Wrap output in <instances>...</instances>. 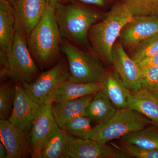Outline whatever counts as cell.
I'll use <instances>...</instances> for the list:
<instances>
[{
  "label": "cell",
  "instance_id": "3957f363",
  "mask_svg": "<svg viewBox=\"0 0 158 158\" xmlns=\"http://www.w3.org/2000/svg\"><path fill=\"white\" fill-rule=\"evenodd\" d=\"M55 15L62 37L84 46L88 45L89 31L101 17L92 9L62 2L56 6Z\"/></svg>",
  "mask_w": 158,
  "mask_h": 158
},
{
  "label": "cell",
  "instance_id": "6da1fadb",
  "mask_svg": "<svg viewBox=\"0 0 158 158\" xmlns=\"http://www.w3.org/2000/svg\"><path fill=\"white\" fill-rule=\"evenodd\" d=\"M133 15L124 3L117 2L101 21L90 28L89 41L95 55L109 65H112V50L123 27Z\"/></svg>",
  "mask_w": 158,
  "mask_h": 158
},
{
  "label": "cell",
  "instance_id": "7402d4cb",
  "mask_svg": "<svg viewBox=\"0 0 158 158\" xmlns=\"http://www.w3.org/2000/svg\"><path fill=\"white\" fill-rule=\"evenodd\" d=\"M121 141L147 149H158V128L147 127L124 136Z\"/></svg>",
  "mask_w": 158,
  "mask_h": 158
},
{
  "label": "cell",
  "instance_id": "30bf717a",
  "mask_svg": "<svg viewBox=\"0 0 158 158\" xmlns=\"http://www.w3.org/2000/svg\"><path fill=\"white\" fill-rule=\"evenodd\" d=\"M112 65L125 86L131 93L141 88V69L120 44H115L112 53Z\"/></svg>",
  "mask_w": 158,
  "mask_h": 158
},
{
  "label": "cell",
  "instance_id": "ac0fdd59",
  "mask_svg": "<svg viewBox=\"0 0 158 158\" xmlns=\"http://www.w3.org/2000/svg\"><path fill=\"white\" fill-rule=\"evenodd\" d=\"M100 90L98 83H75L68 80L58 88L52 100L53 103L64 102L82 97L93 95Z\"/></svg>",
  "mask_w": 158,
  "mask_h": 158
},
{
  "label": "cell",
  "instance_id": "83f0119b",
  "mask_svg": "<svg viewBox=\"0 0 158 158\" xmlns=\"http://www.w3.org/2000/svg\"><path fill=\"white\" fill-rule=\"evenodd\" d=\"M115 146V145H114ZM130 158H158V149H150L121 141L119 146H115Z\"/></svg>",
  "mask_w": 158,
  "mask_h": 158
},
{
  "label": "cell",
  "instance_id": "2e32d148",
  "mask_svg": "<svg viewBox=\"0 0 158 158\" xmlns=\"http://www.w3.org/2000/svg\"><path fill=\"white\" fill-rule=\"evenodd\" d=\"M94 95H87L64 102H52V112L57 125L62 128L72 118L85 116L86 109Z\"/></svg>",
  "mask_w": 158,
  "mask_h": 158
},
{
  "label": "cell",
  "instance_id": "4dcf8cb0",
  "mask_svg": "<svg viewBox=\"0 0 158 158\" xmlns=\"http://www.w3.org/2000/svg\"><path fill=\"white\" fill-rule=\"evenodd\" d=\"M0 158H8L7 148L2 142H0Z\"/></svg>",
  "mask_w": 158,
  "mask_h": 158
},
{
  "label": "cell",
  "instance_id": "7a4b0ae2",
  "mask_svg": "<svg viewBox=\"0 0 158 158\" xmlns=\"http://www.w3.org/2000/svg\"><path fill=\"white\" fill-rule=\"evenodd\" d=\"M55 7L48 4L44 15L27 37L31 55L43 66L49 65L59 56L62 36L56 19Z\"/></svg>",
  "mask_w": 158,
  "mask_h": 158
},
{
  "label": "cell",
  "instance_id": "44dd1931",
  "mask_svg": "<svg viewBox=\"0 0 158 158\" xmlns=\"http://www.w3.org/2000/svg\"><path fill=\"white\" fill-rule=\"evenodd\" d=\"M67 136L58 127L46 139L37 158H65Z\"/></svg>",
  "mask_w": 158,
  "mask_h": 158
},
{
  "label": "cell",
  "instance_id": "d6a6232c",
  "mask_svg": "<svg viewBox=\"0 0 158 158\" xmlns=\"http://www.w3.org/2000/svg\"><path fill=\"white\" fill-rule=\"evenodd\" d=\"M5 1L9 2L11 4V5H12V6L14 7L16 3L17 2L18 0H5Z\"/></svg>",
  "mask_w": 158,
  "mask_h": 158
},
{
  "label": "cell",
  "instance_id": "8fae6325",
  "mask_svg": "<svg viewBox=\"0 0 158 158\" xmlns=\"http://www.w3.org/2000/svg\"><path fill=\"white\" fill-rule=\"evenodd\" d=\"M52 100L40 106L29 133L32 157L37 158L43 144L58 126L52 112Z\"/></svg>",
  "mask_w": 158,
  "mask_h": 158
},
{
  "label": "cell",
  "instance_id": "d4e9b609",
  "mask_svg": "<svg viewBox=\"0 0 158 158\" xmlns=\"http://www.w3.org/2000/svg\"><path fill=\"white\" fill-rule=\"evenodd\" d=\"M15 86L9 84L0 88V119L9 120L11 116L15 98Z\"/></svg>",
  "mask_w": 158,
  "mask_h": 158
},
{
  "label": "cell",
  "instance_id": "4fadbf2b",
  "mask_svg": "<svg viewBox=\"0 0 158 158\" xmlns=\"http://www.w3.org/2000/svg\"><path fill=\"white\" fill-rule=\"evenodd\" d=\"M47 0H18L14 6L15 30L27 37L44 15Z\"/></svg>",
  "mask_w": 158,
  "mask_h": 158
},
{
  "label": "cell",
  "instance_id": "f546056e",
  "mask_svg": "<svg viewBox=\"0 0 158 158\" xmlns=\"http://www.w3.org/2000/svg\"><path fill=\"white\" fill-rule=\"evenodd\" d=\"M73 1H77L84 4L101 7H104L109 2V0H73Z\"/></svg>",
  "mask_w": 158,
  "mask_h": 158
},
{
  "label": "cell",
  "instance_id": "9a60e30c",
  "mask_svg": "<svg viewBox=\"0 0 158 158\" xmlns=\"http://www.w3.org/2000/svg\"><path fill=\"white\" fill-rule=\"evenodd\" d=\"M98 83L100 91L110 99L117 110L128 108V100L131 92L116 70L106 71Z\"/></svg>",
  "mask_w": 158,
  "mask_h": 158
},
{
  "label": "cell",
  "instance_id": "603a6c76",
  "mask_svg": "<svg viewBox=\"0 0 158 158\" xmlns=\"http://www.w3.org/2000/svg\"><path fill=\"white\" fill-rule=\"evenodd\" d=\"M91 122L87 116H77L68 121L61 128L74 137L90 139L93 130Z\"/></svg>",
  "mask_w": 158,
  "mask_h": 158
},
{
  "label": "cell",
  "instance_id": "7c38bea8",
  "mask_svg": "<svg viewBox=\"0 0 158 158\" xmlns=\"http://www.w3.org/2000/svg\"><path fill=\"white\" fill-rule=\"evenodd\" d=\"M15 88V98L9 120L19 130L29 134L40 106L26 94L22 85L18 83Z\"/></svg>",
  "mask_w": 158,
  "mask_h": 158
},
{
  "label": "cell",
  "instance_id": "f1b7e54d",
  "mask_svg": "<svg viewBox=\"0 0 158 158\" xmlns=\"http://www.w3.org/2000/svg\"><path fill=\"white\" fill-rule=\"evenodd\" d=\"M141 69L158 66V53L148 57L138 63Z\"/></svg>",
  "mask_w": 158,
  "mask_h": 158
},
{
  "label": "cell",
  "instance_id": "4316f807",
  "mask_svg": "<svg viewBox=\"0 0 158 158\" xmlns=\"http://www.w3.org/2000/svg\"><path fill=\"white\" fill-rule=\"evenodd\" d=\"M141 85L158 99V66L141 69Z\"/></svg>",
  "mask_w": 158,
  "mask_h": 158
},
{
  "label": "cell",
  "instance_id": "5bb4252c",
  "mask_svg": "<svg viewBox=\"0 0 158 158\" xmlns=\"http://www.w3.org/2000/svg\"><path fill=\"white\" fill-rule=\"evenodd\" d=\"M0 138L8 151V158H27L31 155L29 133L19 130L9 120H0Z\"/></svg>",
  "mask_w": 158,
  "mask_h": 158
},
{
  "label": "cell",
  "instance_id": "1f68e13d",
  "mask_svg": "<svg viewBox=\"0 0 158 158\" xmlns=\"http://www.w3.org/2000/svg\"><path fill=\"white\" fill-rule=\"evenodd\" d=\"M63 0H47L48 4L54 6H56L58 3L62 2Z\"/></svg>",
  "mask_w": 158,
  "mask_h": 158
},
{
  "label": "cell",
  "instance_id": "277c9868",
  "mask_svg": "<svg viewBox=\"0 0 158 158\" xmlns=\"http://www.w3.org/2000/svg\"><path fill=\"white\" fill-rule=\"evenodd\" d=\"M0 63L1 78H9L19 84L31 83L39 73L28 46L27 37L17 30L9 55L0 54Z\"/></svg>",
  "mask_w": 158,
  "mask_h": 158
},
{
  "label": "cell",
  "instance_id": "d6986e66",
  "mask_svg": "<svg viewBox=\"0 0 158 158\" xmlns=\"http://www.w3.org/2000/svg\"><path fill=\"white\" fill-rule=\"evenodd\" d=\"M128 107L146 116L158 125V99L145 89L141 88L131 92L128 100Z\"/></svg>",
  "mask_w": 158,
  "mask_h": 158
},
{
  "label": "cell",
  "instance_id": "8992f818",
  "mask_svg": "<svg viewBox=\"0 0 158 158\" xmlns=\"http://www.w3.org/2000/svg\"><path fill=\"white\" fill-rule=\"evenodd\" d=\"M60 49L68 60L71 81L99 83L106 72L102 60L96 55L82 51L69 41L61 42Z\"/></svg>",
  "mask_w": 158,
  "mask_h": 158
},
{
  "label": "cell",
  "instance_id": "e0dca14e",
  "mask_svg": "<svg viewBox=\"0 0 158 158\" xmlns=\"http://www.w3.org/2000/svg\"><path fill=\"white\" fill-rule=\"evenodd\" d=\"M14 7L0 0V54L8 56L11 51L15 32Z\"/></svg>",
  "mask_w": 158,
  "mask_h": 158
},
{
  "label": "cell",
  "instance_id": "484cf974",
  "mask_svg": "<svg viewBox=\"0 0 158 158\" xmlns=\"http://www.w3.org/2000/svg\"><path fill=\"white\" fill-rule=\"evenodd\" d=\"M128 7L133 16L158 15V0H119Z\"/></svg>",
  "mask_w": 158,
  "mask_h": 158
},
{
  "label": "cell",
  "instance_id": "ffe728a7",
  "mask_svg": "<svg viewBox=\"0 0 158 158\" xmlns=\"http://www.w3.org/2000/svg\"><path fill=\"white\" fill-rule=\"evenodd\" d=\"M117 109L106 94L100 90L94 95L89 104L85 116L91 122L100 124L110 119L116 113Z\"/></svg>",
  "mask_w": 158,
  "mask_h": 158
},
{
  "label": "cell",
  "instance_id": "cb8c5ba5",
  "mask_svg": "<svg viewBox=\"0 0 158 158\" xmlns=\"http://www.w3.org/2000/svg\"><path fill=\"white\" fill-rule=\"evenodd\" d=\"M158 53V32L134 47L131 58L138 63L143 59Z\"/></svg>",
  "mask_w": 158,
  "mask_h": 158
},
{
  "label": "cell",
  "instance_id": "ba28073f",
  "mask_svg": "<svg viewBox=\"0 0 158 158\" xmlns=\"http://www.w3.org/2000/svg\"><path fill=\"white\" fill-rule=\"evenodd\" d=\"M116 158L130 157L116 147L68 134L65 158Z\"/></svg>",
  "mask_w": 158,
  "mask_h": 158
},
{
  "label": "cell",
  "instance_id": "5b68a950",
  "mask_svg": "<svg viewBox=\"0 0 158 158\" xmlns=\"http://www.w3.org/2000/svg\"><path fill=\"white\" fill-rule=\"evenodd\" d=\"M153 123L149 118L131 108L118 109L108 121L93 127L90 139L107 144L141 131Z\"/></svg>",
  "mask_w": 158,
  "mask_h": 158
},
{
  "label": "cell",
  "instance_id": "52a82bcc",
  "mask_svg": "<svg viewBox=\"0 0 158 158\" xmlns=\"http://www.w3.org/2000/svg\"><path fill=\"white\" fill-rule=\"evenodd\" d=\"M69 80V73L63 62L42 73L33 81L22 84L26 94L39 106L52 100L53 96L63 83Z\"/></svg>",
  "mask_w": 158,
  "mask_h": 158
},
{
  "label": "cell",
  "instance_id": "9c48e42d",
  "mask_svg": "<svg viewBox=\"0 0 158 158\" xmlns=\"http://www.w3.org/2000/svg\"><path fill=\"white\" fill-rule=\"evenodd\" d=\"M158 32V15L133 16L120 33L121 44L126 47L137 45Z\"/></svg>",
  "mask_w": 158,
  "mask_h": 158
}]
</instances>
